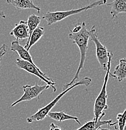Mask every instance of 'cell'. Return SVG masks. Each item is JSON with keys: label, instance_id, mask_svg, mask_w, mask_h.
<instances>
[{"label": "cell", "instance_id": "cell-3", "mask_svg": "<svg viewBox=\"0 0 126 130\" xmlns=\"http://www.w3.org/2000/svg\"><path fill=\"white\" fill-rule=\"evenodd\" d=\"M113 53L111 51H109V61L107 66L106 73L104 77V83L102 86V88L99 94L96 98L93 106V114H94L95 121H97L99 118L101 117L102 113L104 112V110H106L109 108L107 101V85L108 80L110 76L111 68V63H112Z\"/></svg>", "mask_w": 126, "mask_h": 130}, {"label": "cell", "instance_id": "cell-12", "mask_svg": "<svg viewBox=\"0 0 126 130\" xmlns=\"http://www.w3.org/2000/svg\"><path fill=\"white\" fill-rule=\"evenodd\" d=\"M6 3L13 5L17 9H33L36 10L38 13L41 11V9L34 5L33 1L30 0H7Z\"/></svg>", "mask_w": 126, "mask_h": 130}, {"label": "cell", "instance_id": "cell-11", "mask_svg": "<svg viewBox=\"0 0 126 130\" xmlns=\"http://www.w3.org/2000/svg\"><path fill=\"white\" fill-rule=\"evenodd\" d=\"M106 5L110 8V13L112 18H117L120 13H125L126 12L125 0H114L109 3H106Z\"/></svg>", "mask_w": 126, "mask_h": 130}, {"label": "cell", "instance_id": "cell-16", "mask_svg": "<svg viewBox=\"0 0 126 130\" xmlns=\"http://www.w3.org/2000/svg\"><path fill=\"white\" fill-rule=\"evenodd\" d=\"M41 18L40 16L35 15V14H32L28 17V20L26 21L27 26L28 28V32H29V38L31 36L33 31L36 29L37 27H38L39 24L40 23L41 21Z\"/></svg>", "mask_w": 126, "mask_h": 130}, {"label": "cell", "instance_id": "cell-17", "mask_svg": "<svg viewBox=\"0 0 126 130\" xmlns=\"http://www.w3.org/2000/svg\"><path fill=\"white\" fill-rule=\"evenodd\" d=\"M125 112L126 109H124L122 113H119L117 116V125L116 129L117 130H125Z\"/></svg>", "mask_w": 126, "mask_h": 130}, {"label": "cell", "instance_id": "cell-20", "mask_svg": "<svg viewBox=\"0 0 126 130\" xmlns=\"http://www.w3.org/2000/svg\"><path fill=\"white\" fill-rule=\"evenodd\" d=\"M6 16V14H5V13L3 11H0V17L2 18H5Z\"/></svg>", "mask_w": 126, "mask_h": 130}, {"label": "cell", "instance_id": "cell-2", "mask_svg": "<svg viewBox=\"0 0 126 130\" xmlns=\"http://www.w3.org/2000/svg\"><path fill=\"white\" fill-rule=\"evenodd\" d=\"M92 82L91 78H90L89 77H85V78H82L81 80L78 81L77 82L75 83L74 84H73L70 88H68L65 89L63 91L62 93H61L60 94H59L55 99H54L53 101H51L50 103H48V105H46L45 106L43 107V108H40L37 111L36 113H35L34 115H32L30 117L27 118L26 121L27 123H31L33 121H41V120H44L46 117H47V115L49 112H50L53 108L56 105V104L59 102V101L62 98L67 92H68L69 91L71 90L72 89H73L74 88L76 87V86H80V85H85V86H89L90 84V83Z\"/></svg>", "mask_w": 126, "mask_h": 130}, {"label": "cell", "instance_id": "cell-6", "mask_svg": "<svg viewBox=\"0 0 126 130\" xmlns=\"http://www.w3.org/2000/svg\"><path fill=\"white\" fill-rule=\"evenodd\" d=\"M15 64L17 65L18 68L25 70L28 73H31V74L37 76L41 81L46 83L47 85L50 86V87L51 86V88L53 89L54 92H56L57 88L55 87V85H56V83L52 80V79L50 78L44 73L42 72L41 70L39 69V68L37 67L36 65L31 64L29 62L22 60L20 58H17V61L15 62Z\"/></svg>", "mask_w": 126, "mask_h": 130}, {"label": "cell", "instance_id": "cell-9", "mask_svg": "<svg viewBox=\"0 0 126 130\" xmlns=\"http://www.w3.org/2000/svg\"><path fill=\"white\" fill-rule=\"evenodd\" d=\"M105 113L103 112L102 113V115L98 121H96L94 120H92V121H88L85 123L83 125H82L80 128L76 130H97L102 125H105V124H107L108 126L110 127V126H114L117 124V122L116 123H112V120H108V121H102V118L105 116Z\"/></svg>", "mask_w": 126, "mask_h": 130}, {"label": "cell", "instance_id": "cell-4", "mask_svg": "<svg viewBox=\"0 0 126 130\" xmlns=\"http://www.w3.org/2000/svg\"><path fill=\"white\" fill-rule=\"evenodd\" d=\"M106 3L107 1L105 0H100V1H95L87 6L80 8L78 9H71V10L65 11H48L45 13L43 18L47 21V24L48 26L52 25L53 24L59 22L68 16L82 13V12L85 11L89 9H92V8H95L100 5H104Z\"/></svg>", "mask_w": 126, "mask_h": 130}, {"label": "cell", "instance_id": "cell-13", "mask_svg": "<svg viewBox=\"0 0 126 130\" xmlns=\"http://www.w3.org/2000/svg\"><path fill=\"white\" fill-rule=\"evenodd\" d=\"M44 33V28L43 27H37L32 32L29 38L27 40L26 43V45L24 48L27 51H29L30 49L32 48L35 43H36L40 40V39L43 36Z\"/></svg>", "mask_w": 126, "mask_h": 130}, {"label": "cell", "instance_id": "cell-19", "mask_svg": "<svg viewBox=\"0 0 126 130\" xmlns=\"http://www.w3.org/2000/svg\"><path fill=\"white\" fill-rule=\"evenodd\" d=\"M50 130H63L58 126L55 125L53 123H51L50 125Z\"/></svg>", "mask_w": 126, "mask_h": 130}, {"label": "cell", "instance_id": "cell-10", "mask_svg": "<svg viewBox=\"0 0 126 130\" xmlns=\"http://www.w3.org/2000/svg\"><path fill=\"white\" fill-rule=\"evenodd\" d=\"M11 50L13 52L16 53L20 56V58L25 61L29 62L31 64L36 65L34 63L32 57L30 54L29 51H27L23 46L21 45L17 41H13L11 43Z\"/></svg>", "mask_w": 126, "mask_h": 130}, {"label": "cell", "instance_id": "cell-14", "mask_svg": "<svg viewBox=\"0 0 126 130\" xmlns=\"http://www.w3.org/2000/svg\"><path fill=\"white\" fill-rule=\"evenodd\" d=\"M47 116H48L50 118L53 119L54 120H56V121H59V122H62L63 121H65V120H74L78 123V124L81 125V123L78 120V118L76 116H73L71 115H67V114L65 113V112L63 111H59V112H49L47 115Z\"/></svg>", "mask_w": 126, "mask_h": 130}, {"label": "cell", "instance_id": "cell-7", "mask_svg": "<svg viewBox=\"0 0 126 130\" xmlns=\"http://www.w3.org/2000/svg\"><path fill=\"white\" fill-rule=\"evenodd\" d=\"M50 86L46 85H35L33 86L31 85H25L23 86V94L20 99L17 100L15 102L13 103L11 105V108L15 106L17 104L22 102V101H31L33 99L37 98L38 100H40V95L42 94L43 91H44L46 89H48Z\"/></svg>", "mask_w": 126, "mask_h": 130}, {"label": "cell", "instance_id": "cell-15", "mask_svg": "<svg viewBox=\"0 0 126 130\" xmlns=\"http://www.w3.org/2000/svg\"><path fill=\"white\" fill-rule=\"evenodd\" d=\"M114 78H117L119 82H121L126 78V60L125 58L120 59L119 64L115 68Z\"/></svg>", "mask_w": 126, "mask_h": 130}, {"label": "cell", "instance_id": "cell-1", "mask_svg": "<svg viewBox=\"0 0 126 130\" xmlns=\"http://www.w3.org/2000/svg\"><path fill=\"white\" fill-rule=\"evenodd\" d=\"M69 38L72 40L73 43H75L77 46L79 48L80 55V63L78 64V69L77 72L75 73V76L74 77L72 81L68 83H66L63 85V90L70 88L73 84L75 83L76 81H78L79 79V73L81 70L83 68L85 64V58H86L87 51L88 50V43H89V39H90V35L89 31L87 29L86 26V24L85 22H82L81 23V28L78 32H71L68 35Z\"/></svg>", "mask_w": 126, "mask_h": 130}, {"label": "cell", "instance_id": "cell-8", "mask_svg": "<svg viewBox=\"0 0 126 130\" xmlns=\"http://www.w3.org/2000/svg\"><path fill=\"white\" fill-rule=\"evenodd\" d=\"M9 35L15 37L16 41H17L24 39L28 40L29 38V32L26 21L21 20L19 23L16 24L15 26L12 29Z\"/></svg>", "mask_w": 126, "mask_h": 130}, {"label": "cell", "instance_id": "cell-18", "mask_svg": "<svg viewBox=\"0 0 126 130\" xmlns=\"http://www.w3.org/2000/svg\"><path fill=\"white\" fill-rule=\"evenodd\" d=\"M7 46L5 44H3L0 47V63H1V61L3 57L5 56V54L7 52Z\"/></svg>", "mask_w": 126, "mask_h": 130}, {"label": "cell", "instance_id": "cell-5", "mask_svg": "<svg viewBox=\"0 0 126 130\" xmlns=\"http://www.w3.org/2000/svg\"><path fill=\"white\" fill-rule=\"evenodd\" d=\"M95 28V26H93L89 31L90 38L94 43L95 46L96 56H97L99 63L101 65V68L103 70L106 71L107 66L109 61V51L107 50L106 47L103 45L100 41Z\"/></svg>", "mask_w": 126, "mask_h": 130}]
</instances>
